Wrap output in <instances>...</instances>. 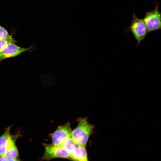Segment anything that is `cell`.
Masks as SVG:
<instances>
[{"instance_id":"5","label":"cell","mask_w":161,"mask_h":161,"mask_svg":"<svg viewBox=\"0 0 161 161\" xmlns=\"http://www.w3.org/2000/svg\"><path fill=\"white\" fill-rule=\"evenodd\" d=\"M129 29L137 41V46L139 45L140 42L145 38L148 33L143 20L138 18L134 13Z\"/></svg>"},{"instance_id":"10","label":"cell","mask_w":161,"mask_h":161,"mask_svg":"<svg viewBox=\"0 0 161 161\" xmlns=\"http://www.w3.org/2000/svg\"><path fill=\"white\" fill-rule=\"evenodd\" d=\"M16 41L13 38L11 35L9 37L0 40V52L8 45L12 43H15Z\"/></svg>"},{"instance_id":"4","label":"cell","mask_w":161,"mask_h":161,"mask_svg":"<svg viewBox=\"0 0 161 161\" xmlns=\"http://www.w3.org/2000/svg\"><path fill=\"white\" fill-rule=\"evenodd\" d=\"M159 6L157 3L154 10L147 13L143 19L148 32L161 30V13L159 10Z\"/></svg>"},{"instance_id":"9","label":"cell","mask_w":161,"mask_h":161,"mask_svg":"<svg viewBox=\"0 0 161 161\" xmlns=\"http://www.w3.org/2000/svg\"><path fill=\"white\" fill-rule=\"evenodd\" d=\"M11 127L9 126L0 136V157L4 156L6 151Z\"/></svg>"},{"instance_id":"13","label":"cell","mask_w":161,"mask_h":161,"mask_svg":"<svg viewBox=\"0 0 161 161\" xmlns=\"http://www.w3.org/2000/svg\"><path fill=\"white\" fill-rule=\"evenodd\" d=\"M7 161H21L18 158L7 159Z\"/></svg>"},{"instance_id":"7","label":"cell","mask_w":161,"mask_h":161,"mask_svg":"<svg viewBox=\"0 0 161 161\" xmlns=\"http://www.w3.org/2000/svg\"><path fill=\"white\" fill-rule=\"evenodd\" d=\"M27 48L20 47L15 43L8 45L0 52V62L4 59L17 56L21 54L31 50L33 47Z\"/></svg>"},{"instance_id":"1","label":"cell","mask_w":161,"mask_h":161,"mask_svg":"<svg viewBox=\"0 0 161 161\" xmlns=\"http://www.w3.org/2000/svg\"><path fill=\"white\" fill-rule=\"evenodd\" d=\"M77 121L78 126L72 131L71 137L77 144L86 148L90 136L93 133L94 126L88 122L86 117H80Z\"/></svg>"},{"instance_id":"3","label":"cell","mask_w":161,"mask_h":161,"mask_svg":"<svg viewBox=\"0 0 161 161\" xmlns=\"http://www.w3.org/2000/svg\"><path fill=\"white\" fill-rule=\"evenodd\" d=\"M42 144L44 148V152L42 157V160H49L56 158L71 160L69 153L62 146H57L46 143Z\"/></svg>"},{"instance_id":"12","label":"cell","mask_w":161,"mask_h":161,"mask_svg":"<svg viewBox=\"0 0 161 161\" xmlns=\"http://www.w3.org/2000/svg\"><path fill=\"white\" fill-rule=\"evenodd\" d=\"M7 160L4 156L0 157V161H7Z\"/></svg>"},{"instance_id":"6","label":"cell","mask_w":161,"mask_h":161,"mask_svg":"<svg viewBox=\"0 0 161 161\" xmlns=\"http://www.w3.org/2000/svg\"><path fill=\"white\" fill-rule=\"evenodd\" d=\"M72 131L70 123L69 122L59 126L54 132L50 134L52 144L61 146L64 140L71 137Z\"/></svg>"},{"instance_id":"11","label":"cell","mask_w":161,"mask_h":161,"mask_svg":"<svg viewBox=\"0 0 161 161\" xmlns=\"http://www.w3.org/2000/svg\"><path fill=\"white\" fill-rule=\"evenodd\" d=\"M10 36L7 30L0 25V40L7 38Z\"/></svg>"},{"instance_id":"8","label":"cell","mask_w":161,"mask_h":161,"mask_svg":"<svg viewBox=\"0 0 161 161\" xmlns=\"http://www.w3.org/2000/svg\"><path fill=\"white\" fill-rule=\"evenodd\" d=\"M19 134L10 135L7 149L4 156L7 159L17 158L19 156L18 151L16 145V141Z\"/></svg>"},{"instance_id":"2","label":"cell","mask_w":161,"mask_h":161,"mask_svg":"<svg viewBox=\"0 0 161 161\" xmlns=\"http://www.w3.org/2000/svg\"><path fill=\"white\" fill-rule=\"evenodd\" d=\"M61 146L69 154L73 161H89L85 148L77 144L71 137L66 139Z\"/></svg>"}]
</instances>
